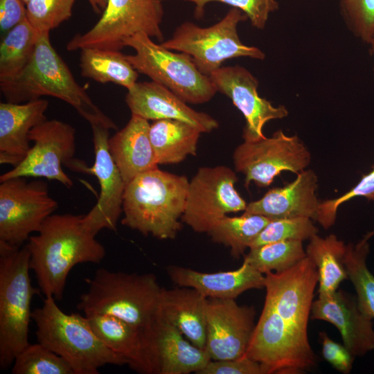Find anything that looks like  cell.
I'll use <instances>...</instances> for the list:
<instances>
[{"label": "cell", "instance_id": "obj_19", "mask_svg": "<svg viewBox=\"0 0 374 374\" xmlns=\"http://www.w3.org/2000/svg\"><path fill=\"white\" fill-rule=\"evenodd\" d=\"M125 100L132 115L148 121L179 120L202 133L211 132L219 126L211 116L194 110L169 89L152 80L136 82L127 90Z\"/></svg>", "mask_w": 374, "mask_h": 374}, {"label": "cell", "instance_id": "obj_39", "mask_svg": "<svg viewBox=\"0 0 374 374\" xmlns=\"http://www.w3.org/2000/svg\"><path fill=\"white\" fill-rule=\"evenodd\" d=\"M356 197H364L374 202V168L350 190L335 199L321 202L316 221L323 229H328L335 222L339 207L344 202Z\"/></svg>", "mask_w": 374, "mask_h": 374}, {"label": "cell", "instance_id": "obj_22", "mask_svg": "<svg viewBox=\"0 0 374 374\" xmlns=\"http://www.w3.org/2000/svg\"><path fill=\"white\" fill-rule=\"evenodd\" d=\"M48 101L39 98L22 103H0V163L17 166L30 146V130L46 120Z\"/></svg>", "mask_w": 374, "mask_h": 374}, {"label": "cell", "instance_id": "obj_40", "mask_svg": "<svg viewBox=\"0 0 374 374\" xmlns=\"http://www.w3.org/2000/svg\"><path fill=\"white\" fill-rule=\"evenodd\" d=\"M197 374H264L261 365L244 355L241 357L211 360Z\"/></svg>", "mask_w": 374, "mask_h": 374}, {"label": "cell", "instance_id": "obj_10", "mask_svg": "<svg viewBox=\"0 0 374 374\" xmlns=\"http://www.w3.org/2000/svg\"><path fill=\"white\" fill-rule=\"evenodd\" d=\"M163 15L161 0H108L96 24L86 33L75 35L68 42L66 49L121 51L127 38L139 33L163 42Z\"/></svg>", "mask_w": 374, "mask_h": 374}, {"label": "cell", "instance_id": "obj_11", "mask_svg": "<svg viewBox=\"0 0 374 374\" xmlns=\"http://www.w3.org/2000/svg\"><path fill=\"white\" fill-rule=\"evenodd\" d=\"M57 206L44 181L19 177L1 181L0 242L21 247Z\"/></svg>", "mask_w": 374, "mask_h": 374}, {"label": "cell", "instance_id": "obj_29", "mask_svg": "<svg viewBox=\"0 0 374 374\" xmlns=\"http://www.w3.org/2000/svg\"><path fill=\"white\" fill-rule=\"evenodd\" d=\"M80 51L82 76L100 83H114L127 90L137 82L139 73L120 51L98 48Z\"/></svg>", "mask_w": 374, "mask_h": 374}, {"label": "cell", "instance_id": "obj_2", "mask_svg": "<svg viewBox=\"0 0 374 374\" xmlns=\"http://www.w3.org/2000/svg\"><path fill=\"white\" fill-rule=\"evenodd\" d=\"M83 215L52 214L26 244L30 268L45 297L62 300L69 274L80 263H100L104 246L82 224Z\"/></svg>", "mask_w": 374, "mask_h": 374}, {"label": "cell", "instance_id": "obj_15", "mask_svg": "<svg viewBox=\"0 0 374 374\" xmlns=\"http://www.w3.org/2000/svg\"><path fill=\"white\" fill-rule=\"evenodd\" d=\"M94 148V163L87 167L80 161L74 170L94 175L100 185V195L96 204L86 215L82 224L96 235L102 229L115 231L123 213L125 184L108 148L109 130L100 123L90 125Z\"/></svg>", "mask_w": 374, "mask_h": 374}, {"label": "cell", "instance_id": "obj_27", "mask_svg": "<svg viewBox=\"0 0 374 374\" xmlns=\"http://www.w3.org/2000/svg\"><path fill=\"white\" fill-rule=\"evenodd\" d=\"M202 132L195 127L175 119L154 121L150 139L158 165L175 164L195 156Z\"/></svg>", "mask_w": 374, "mask_h": 374}, {"label": "cell", "instance_id": "obj_5", "mask_svg": "<svg viewBox=\"0 0 374 374\" xmlns=\"http://www.w3.org/2000/svg\"><path fill=\"white\" fill-rule=\"evenodd\" d=\"M32 319L37 342L63 358L74 374H98L106 365L127 364L97 337L86 316L64 312L53 296L32 311Z\"/></svg>", "mask_w": 374, "mask_h": 374}, {"label": "cell", "instance_id": "obj_30", "mask_svg": "<svg viewBox=\"0 0 374 374\" xmlns=\"http://www.w3.org/2000/svg\"><path fill=\"white\" fill-rule=\"evenodd\" d=\"M39 34L27 18L5 34L0 44V81L16 77L26 67Z\"/></svg>", "mask_w": 374, "mask_h": 374}, {"label": "cell", "instance_id": "obj_41", "mask_svg": "<svg viewBox=\"0 0 374 374\" xmlns=\"http://www.w3.org/2000/svg\"><path fill=\"white\" fill-rule=\"evenodd\" d=\"M322 354L324 359L336 370L343 373H349L351 371L354 356L343 345L332 340L326 332H320Z\"/></svg>", "mask_w": 374, "mask_h": 374}, {"label": "cell", "instance_id": "obj_36", "mask_svg": "<svg viewBox=\"0 0 374 374\" xmlns=\"http://www.w3.org/2000/svg\"><path fill=\"white\" fill-rule=\"evenodd\" d=\"M75 0H30L26 5V18L38 33L50 31L72 15Z\"/></svg>", "mask_w": 374, "mask_h": 374}, {"label": "cell", "instance_id": "obj_42", "mask_svg": "<svg viewBox=\"0 0 374 374\" xmlns=\"http://www.w3.org/2000/svg\"><path fill=\"white\" fill-rule=\"evenodd\" d=\"M26 18V7L22 0H0V30L6 34Z\"/></svg>", "mask_w": 374, "mask_h": 374}, {"label": "cell", "instance_id": "obj_8", "mask_svg": "<svg viewBox=\"0 0 374 374\" xmlns=\"http://www.w3.org/2000/svg\"><path fill=\"white\" fill-rule=\"evenodd\" d=\"M124 46L135 51L126 57L139 73L165 86L186 103H207L217 92L210 77L197 69L188 54L172 52L142 33L127 38Z\"/></svg>", "mask_w": 374, "mask_h": 374}, {"label": "cell", "instance_id": "obj_6", "mask_svg": "<svg viewBox=\"0 0 374 374\" xmlns=\"http://www.w3.org/2000/svg\"><path fill=\"white\" fill-rule=\"evenodd\" d=\"M85 281L88 290L77 305L84 316L111 315L151 332L162 290L154 274L100 268Z\"/></svg>", "mask_w": 374, "mask_h": 374}, {"label": "cell", "instance_id": "obj_37", "mask_svg": "<svg viewBox=\"0 0 374 374\" xmlns=\"http://www.w3.org/2000/svg\"><path fill=\"white\" fill-rule=\"evenodd\" d=\"M344 20L353 34L368 44L374 34V0H339Z\"/></svg>", "mask_w": 374, "mask_h": 374}, {"label": "cell", "instance_id": "obj_34", "mask_svg": "<svg viewBox=\"0 0 374 374\" xmlns=\"http://www.w3.org/2000/svg\"><path fill=\"white\" fill-rule=\"evenodd\" d=\"M12 374H74L69 364L43 344H28L15 357Z\"/></svg>", "mask_w": 374, "mask_h": 374}, {"label": "cell", "instance_id": "obj_25", "mask_svg": "<svg viewBox=\"0 0 374 374\" xmlns=\"http://www.w3.org/2000/svg\"><path fill=\"white\" fill-rule=\"evenodd\" d=\"M148 121L132 115L127 125L108 140V148L125 186L158 168L150 139Z\"/></svg>", "mask_w": 374, "mask_h": 374}, {"label": "cell", "instance_id": "obj_45", "mask_svg": "<svg viewBox=\"0 0 374 374\" xmlns=\"http://www.w3.org/2000/svg\"><path fill=\"white\" fill-rule=\"evenodd\" d=\"M374 235V230L370 233H368L365 236L366 238L369 239L371 236Z\"/></svg>", "mask_w": 374, "mask_h": 374}, {"label": "cell", "instance_id": "obj_24", "mask_svg": "<svg viewBox=\"0 0 374 374\" xmlns=\"http://www.w3.org/2000/svg\"><path fill=\"white\" fill-rule=\"evenodd\" d=\"M151 337L157 374H197L211 360L206 349L193 344L158 311L151 328Z\"/></svg>", "mask_w": 374, "mask_h": 374}, {"label": "cell", "instance_id": "obj_28", "mask_svg": "<svg viewBox=\"0 0 374 374\" xmlns=\"http://www.w3.org/2000/svg\"><path fill=\"white\" fill-rule=\"evenodd\" d=\"M309 240L306 257L312 260L318 271L319 296L331 295L338 290L340 283L348 278L344 263L346 245L334 234L325 238L316 234Z\"/></svg>", "mask_w": 374, "mask_h": 374}, {"label": "cell", "instance_id": "obj_35", "mask_svg": "<svg viewBox=\"0 0 374 374\" xmlns=\"http://www.w3.org/2000/svg\"><path fill=\"white\" fill-rule=\"evenodd\" d=\"M318 229L312 220L306 217H297L271 220L253 240L249 249L268 243L285 241L310 240L317 234Z\"/></svg>", "mask_w": 374, "mask_h": 374}, {"label": "cell", "instance_id": "obj_7", "mask_svg": "<svg viewBox=\"0 0 374 374\" xmlns=\"http://www.w3.org/2000/svg\"><path fill=\"white\" fill-rule=\"evenodd\" d=\"M30 253L26 245L10 247L0 242V368L6 370L29 344L31 301L38 289L29 275Z\"/></svg>", "mask_w": 374, "mask_h": 374}, {"label": "cell", "instance_id": "obj_17", "mask_svg": "<svg viewBox=\"0 0 374 374\" xmlns=\"http://www.w3.org/2000/svg\"><path fill=\"white\" fill-rule=\"evenodd\" d=\"M209 77L217 91L229 97L243 114L246 121L242 134L244 140L265 137L262 128L268 121L288 115L285 106L275 107L258 95V80L241 66H221Z\"/></svg>", "mask_w": 374, "mask_h": 374}, {"label": "cell", "instance_id": "obj_3", "mask_svg": "<svg viewBox=\"0 0 374 374\" xmlns=\"http://www.w3.org/2000/svg\"><path fill=\"white\" fill-rule=\"evenodd\" d=\"M6 102L22 103L51 96L66 103L91 125L116 130L115 123L92 100L74 78L70 69L51 45L49 33H39L34 53L15 78L0 81Z\"/></svg>", "mask_w": 374, "mask_h": 374}, {"label": "cell", "instance_id": "obj_26", "mask_svg": "<svg viewBox=\"0 0 374 374\" xmlns=\"http://www.w3.org/2000/svg\"><path fill=\"white\" fill-rule=\"evenodd\" d=\"M207 299L191 287H162L158 313L193 344L206 349Z\"/></svg>", "mask_w": 374, "mask_h": 374}, {"label": "cell", "instance_id": "obj_23", "mask_svg": "<svg viewBox=\"0 0 374 374\" xmlns=\"http://www.w3.org/2000/svg\"><path fill=\"white\" fill-rule=\"evenodd\" d=\"M166 271L177 286L193 288L206 298L235 299L247 290L265 288V276L245 262L232 271L205 273L169 265Z\"/></svg>", "mask_w": 374, "mask_h": 374}, {"label": "cell", "instance_id": "obj_12", "mask_svg": "<svg viewBox=\"0 0 374 374\" xmlns=\"http://www.w3.org/2000/svg\"><path fill=\"white\" fill-rule=\"evenodd\" d=\"M233 159L235 172L244 175L247 188L251 181L265 188L283 171L298 174L305 170L311 154L297 136L278 130L269 138L244 140L235 149Z\"/></svg>", "mask_w": 374, "mask_h": 374}, {"label": "cell", "instance_id": "obj_46", "mask_svg": "<svg viewBox=\"0 0 374 374\" xmlns=\"http://www.w3.org/2000/svg\"><path fill=\"white\" fill-rule=\"evenodd\" d=\"M22 1L26 5L30 0H22Z\"/></svg>", "mask_w": 374, "mask_h": 374}, {"label": "cell", "instance_id": "obj_16", "mask_svg": "<svg viewBox=\"0 0 374 374\" xmlns=\"http://www.w3.org/2000/svg\"><path fill=\"white\" fill-rule=\"evenodd\" d=\"M255 315L253 306L239 305L235 299H207L206 350L212 360L246 355Z\"/></svg>", "mask_w": 374, "mask_h": 374}, {"label": "cell", "instance_id": "obj_14", "mask_svg": "<svg viewBox=\"0 0 374 374\" xmlns=\"http://www.w3.org/2000/svg\"><path fill=\"white\" fill-rule=\"evenodd\" d=\"M75 128L57 119L45 120L28 134L33 142L26 157L10 170L0 176V181L14 177H44L55 180L66 188L73 186L72 179L62 168H69L75 159Z\"/></svg>", "mask_w": 374, "mask_h": 374}, {"label": "cell", "instance_id": "obj_21", "mask_svg": "<svg viewBox=\"0 0 374 374\" xmlns=\"http://www.w3.org/2000/svg\"><path fill=\"white\" fill-rule=\"evenodd\" d=\"M318 179L311 169L297 174L292 182L269 190L260 199L247 204L244 214H256L270 220L306 217L316 220L319 202Z\"/></svg>", "mask_w": 374, "mask_h": 374}, {"label": "cell", "instance_id": "obj_32", "mask_svg": "<svg viewBox=\"0 0 374 374\" xmlns=\"http://www.w3.org/2000/svg\"><path fill=\"white\" fill-rule=\"evenodd\" d=\"M365 237L356 244H346L344 263L348 278L352 282L360 310L374 318V276L367 266L369 244Z\"/></svg>", "mask_w": 374, "mask_h": 374}, {"label": "cell", "instance_id": "obj_1", "mask_svg": "<svg viewBox=\"0 0 374 374\" xmlns=\"http://www.w3.org/2000/svg\"><path fill=\"white\" fill-rule=\"evenodd\" d=\"M266 295L246 355L264 374H300L317 365L308 327L319 274L308 257L265 274Z\"/></svg>", "mask_w": 374, "mask_h": 374}, {"label": "cell", "instance_id": "obj_43", "mask_svg": "<svg viewBox=\"0 0 374 374\" xmlns=\"http://www.w3.org/2000/svg\"><path fill=\"white\" fill-rule=\"evenodd\" d=\"M93 12L102 14L105 9L108 0H87Z\"/></svg>", "mask_w": 374, "mask_h": 374}, {"label": "cell", "instance_id": "obj_9", "mask_svg": "<svg viewBox=\"0 0 374 374\" xmlns=\"http://www.w3.org/2000/svg\"><path fill=\"white\" fill-rule=\"evenodd\" d=\"M247 16L239 9L231 8L216 24L206 28L185 21L175 30L172 37L163 41L165 48L188 54L197 69L210 75L230 59L249 57L264 60L260 48L244 44L238 33V26Z\"/></svg>", "mask_w": 374, "mask_h": 374}, {"label": "cell", "instance_id": "obj_33", "mask_svg": "<svg viewBox=\"0 0 374 374\" xmlns=\"http://www.w3.org/2000/svg\"><path fill=\"white\" fill-rule=\"evenodd\" d=\"M306 257L300 240H285L268 243L250 249L244 261L262 274L285 271Z\"/></svg>", "mask_w": 374, "mask_h": 374}, {"label": "cell", "instance_id": "obj_20", "mask_svg": "<svg viewBox=\"0 0 374 374\" xmlns=\"http://www.w3.org/2000/svg\"><path fill=\"white\" fill-rule=\"evenodd\" d=\"M86 317L97 337L111 350L125 358L130 368L142 374H157L150 332L111 315Z\"/></svg>", "mask_w": 374, "mask_h": 374}, {"label": "cell", "instance_id": "obj_38", "mask_svg": "<svg viewBox=\"0 0 374 374\" xmlns=\"http://www.w3.org/2000/svg\"><path fill=\"white\" fill-rule=\"evenodd\" d=\"M195 4V17L200 19L204 13L206 4L220 2L240 10L251 21V26L264 29L269 14L278 10L276 0H181Z\"/></svg>", "mask_w": 374, "mask_h": 374}, {"label": "cell", "instance_id": "obj_31", "mask_svg": "<svg viewBox=\"0 0 374 374\" xmlns=\"http://www.w3.org/2000/svg\"><path fill=\"white\" fill-rule=\"evenodd\" d=\"M270 219L256 214H244L239 217L224 216L207 233L212 240L230 248L235 258L243 255L247 248L270 222Z\"/></svg>", "mask_w": 374, "mask_h": 374}, {"label": "cell", "instance_id": "obj_4", "mask_svg": "<svg viewBox=\"0 0 374 374\" xmlns=\"http://www.w3.org/2000/svg\"><path fill=\"white\" fill-rule=\"evenodd\" d=\"M189 181L159 168L125 186L121 224L159 240L175 238L181 228Z\"/></svg>", "mask_w": 374, "mask_h": 374}, {"label": "cell", "instance_id": "obj_44", "mask_svg": "<svg viewBox=\"0 0 374 374\" xmlns=\"http://www.w3.org/2000/svg\"><path fill=\"white\" fill-rule=\"evenodd\" d=\"M368 44L370 45V49H371V54L373 58V62H374V34L370 41V42L368 43ZM373 71H374V67H373Z\"/></svg>", "mask_w": 374, "mask_h": 374}, {"label": "cell", "instance_id": "obj_13", "mask_svg": "<svg viewBox=\"0 0 374 374\" xmlns=\"http://www.w3.org/2000/svg\"><path fill=\"white\" fill-rule=\"evenodd\" d=\"M238 180L225 166L199 168L188 184L183 222L195 232L208 233L228 213L244 211L247 204L235 188Z\"/></svg>", "mask_w": 374, "mask_h": 374}, {"label": "cell", "instance_id": "obj_18", "mask_svg": "<svg viewBox=\"0 0 374 374\" xmlns=\"http://www.w3.org/2000/svg\"><path fill=\"white\" fill-rule=\"evenodd\" d=\"M310 317L334 325L344 346L354 357L374 350L372 319L360 310L357 298L347 292L339 290L331 295L319 296L312 302Z\"/></svg>", "mask_w": 374, "mask_h": 374}]
</instances>
